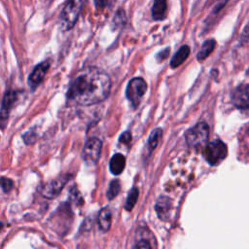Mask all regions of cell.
<instances>
[{
	"label": "cell",
	"instance_id": "6da1fadb",
	"mask_svg": "<svg viewBox=\"0 0 249 249\" xmlns=\"http://www.w3.org/2000/svg\"><path fill=\"white\" fill-rule=\"evenodd\" d=\"M111 89L110 77L95 67L80 70L72 79L66 93L69 105L88 106L103 101Z\"/></svg>",
	"mask_w": 249,
	"mask_h": 249
},
{
	"label": "cell",
	"instance_id": "7a4b0ae2",
	"mask_svg": "<svg viewBox=\"0 0 249 249\" xmlns=\"http://www.w3.org/2000/svg\"><path fill=\"white\" fill-rule=\"evenodd\" d=\"M86 1L87 0H68L67 1L59 17V23L63 30L71 29L75 25Z\"/></svg>",
	"mask_w": 249,
	"mask_h": 249
},
{
	"label": "cell",
	"instance_id": "3957f363",
	"mask_svg": "<svg viewBox=\"0 0 249 249\" xmlns=\"http://www.w3.org/2000/svg\"><path fill=\"white\" fill-rule=\"evenodd\" d=\"M202 155L210 165H217L227 157L228 149L221 140H214L205 146Z\"/></svg>",
	"mask_w": 249,
	"mask_h": 249
},
{
	"label": "cell",
	"instance_id": "277c9868",
	"mask_svg": "<svg viewBox=\"0 0 249 249\" xmlns=\"http://www.w3.org/2000/svg\"><path fill=\"white\" fill-rule=\"evenodd\" d=\"M147 89V84L142 78L131 79L126 87L125 94L131 105L135 108L141 102L143 95Z\"/></svg>",
	"mask_w": 249,
	"mask_h": 249
},
{
	"label": "cell",
	"instance_id": "5b68a950",
	"mask_svg": "<svg viewBox=\"0 0 249 249\" xmlns=\"http://www.w3.org/2000/svg\"><path fill=\"white\" fill-rule=\"evenodd\" d=\"M209 135V126L206 123L201 122L189 129L185 135L186 142L190 147H197L204 144Z\"/></svg>",
	"mask_w": 249,
	"mask_h": 249
},
{
	"label": "cell",
	"instance_id": "8992f818",
	"mask_svg": "<svg viewBox=\"0 0 249 249\" xmlns=\"http://www.w3.org/2000/svg\"><path fill=\"white\" fill-rule=\"evenodd\" d=\"M101 149L102 142L98 138H89V140H87L83 148L82 157L84 160L89 164H95L100 158Z\"/></svg>",
	"mask_w": 249,
	"mask_h": 249
},
{
	"label": "cell",
	"instance_id": "52a82bcc",
	"mask_svg": "<svg viewBox=\"0 0 249 249\" xmlns=\"http://www.w3.org/2000/svg\"><path fill=\"white\" fill-rule=\"evenodd\" d=\"M233 105L241 111H249V84L238 86L231 94Z\"/></svg>",
	"mask_w": 249,
	"mask_h": 249
},
{
	"label": "cell",
	"instance_id": "ba28073f",
	"mask_svg": "<svg viewBox=\"0 0 249 249\" xmlns=\"http://www.w3.org/2000/svg\"><path fill=\"white\" fill-rule=\"evenodd\" d=\"M68 179H69L68 176L62 175V176L57 177L54 180H52L51 182H49L48 184H46L43 187V189L41 191L42 196L47 198H50V199L54 198L55 196H57L59 195L61 190L64 188Z\"/></svg>",
	"mask_w": 249,
	"mask_h": 249
},
{
	"label": "cell",
	"instance_id": "9c48e42d",
	"mask_svg": "<svg viewBox=\"0 0 249 249\" xmlns=\"http://www.w3.org/2000/svg\"><path fill=\"white\" fill-rule=\"evenodd\" d=\"M51 62L49 60L43 61L42 63L38 64L31 74L28 77V85L32 90H34L44 80L49 68H50Z\"/></svg>",
	"mask_w": 249,
	"mask_h": 249
},
{
	"label": "cell",
	"instance_id": "30bf717a",
	"mask_svg": "<svg viewBox=\"0 0 249 249\" xmlns=\"http://www.w3.org/2000/svg\"><path fill=\"white\" fill-rule=\"evenodd\" d=\"M18 97V93L14 90H8L2 100V105L0 109V118L3 120H6L9 116V113L11 109L13 108L16 100Z\"/></svg>",
	"mask_w": 249,
	"mask_h": 249
},
{
	"label": "cell",
	"instance_id": "8fae6325",
	"mask_svg": "<svg viewBox=\"0 0 249 249\" xmlns=\"http://www.w3.org/2000/svg\"><path fill=\"white\" fill-rule=\"evenodd\" d=\"M151 13L155 20H161L165 18L167 14V0H154Z\"/></svg>",
	"mask_w": 249,
	"mask_h": 249
},
{
	"label": "cell",
	"instance_id": "7c38bea8",
	"mask_svg": "<svg viewBox=\"0 0 249 249\" xmlns=\"http://www.w3.org/2000/svg\"><path fill=\"white\" fill-rule=\"evenodd\" d=\"M97 222H98L99 229L102 231L105 232L109 231L111 227V222H112V212L108 207H104L99 211Z\"/></svg>",
	"mask_w": 249,
	"mask_h": 249
},
{
	"label": "cell",
	"instance_id": "4fadbf2b",
	"mask_svg": "<svg viewBox=\"0 0 249 249\" xmlns=\"http://www.w3.org/2000/svg\"><path fill=\"white\" fill-rule=\"evenodd\" d=\"M124 166H125V159L122 154H116L110 160L109 167H110V171L114 175L121 174L124 171Z\"/></svg>",
	"mask_w": 249,
	"mask_h": 249
},
{
	"label": "cell",
	"instance_id": "5bb4252c",
	"mask_svg": "<svg viewBox=\"0 0 249 249\" xmlns=\"http://www.w3.org/2000/svg\"><path fill=\"white\" fill-rule=\"evenodd\" d=\"M191 53V50H190V47L187 46V45H184L182 46L176 53L175 54L173 55V57L171 58V61H170V66L172 68H176L178 66H180L189 56Z\"/></svg>",
	"mask_w": 249,
	"mask_h": 249
},
{
	"label": "cell",
	"instance_id": "9a60e30c",
	"mask_svg": "<svg viewBox=\"0 0 249 249\" xmlns=\"http://www.w3.org/2000/svg\"><path fill=\"white\" fill-rule=\"evenodd\" d=\"M171 209V202L168 197L161 196L159 198L157 204H156V210L159 215V217L161 220H166L167 216L169 215Z\"/></svg>",
	"mask_w": 249,
	"mask_h": 249
},
{
	"label": "cell",
	"instance_id": "2e32d148",
	"mask_svg": "<svg viewBox=\"0 0 249 249\" xmlns=\"http://www.w3.org/2000/svg\"><path fill=\"white\" fill-rule=\"evenodd\" d=\"M215 45H216L215 40H213V39L206 40V41L201 45L200 50L197 52V54H196L197 60L202 61L203 59H205V58L213 52V50L215 49Z\"/></svg>",
	"mask_w": 249,
	"mask_h": 249
},
{
	"label": "cell",
	"instance_id": "e0dca14e",
	"mask_svg": "<svg viewBox=\"0 0 249 249\" xmlns=\"http://www.w3.org/2000/svg\"><path fill=\"white\" fill-rule=\"evenodd\" d=\"M162 134V131L160 128H156L152 131L149 139H148V148H149V151H153L158 143H159V140L160 139V136Z\"/></svg>",
	"mask_w": 249,
	"mask_h": 249
},
{
	"label": "cell",
	"instance_id": "ac0fdd59",
	"mask_svg": "<svg viewBox=\"0 0 249 249\" xmlns=\"http://www.w3.org/2000/svg\"><path fill=\"white\" fill-rule=\"evenodd\" d=\"M138 189L137 188H132L131 191L129 192L128 196H127V198L125 200V203H124V208L126 210H131L134 206V204L136 203L137 201V197H138Z\"/></svg>",
	"mask_w": 249,
	"mask_h": 249
},
{
	"label": "cell",
	"instance_id": "d6986e66",
	"mask_svg": "<svg viewBox=\"0 0 249 249\" xmlns=\"http://www.w3.org/2000/svg\"><path fill=\"white\" fill-rule=\"evenodd\" d=\"M120 190H121L120 182L118 180H113L110 183L108 191H107L106 196H107L108 199H113L115 196H117V195L120 193Z\"/></svg>",
	"mask_w": 249,
	"mask_h": 249
},
{
	"label": "cell",
	"instance_id": "ffe728a7",
	"mask_svg": "<svg viewBox=\"0 0 249 249\" xmlns=\"http://www.w3.org/2000/svg\"><path fill=\"white\" fill-rule=\"evenodd\" d=\"M0 186L5 193H9L14 188V182L8 177H1Z\"/></svg>",
	"mask_w": 249,
	"mask_h": 249
},
{
	"label": "cell",
	"instance_id": "44dd1931",
	"mask_svg": "<svg viewBox=\"0 0 249 249\" xmlns=\"http://www.w3.org/2000/svg\"><path fill=\"white\" fill-rule=\"evenodd\" d=\"M132 249H152V247H151V244H150V242L148 240L141 239V240L137 241L134 244Z\"/></svg>",
	"mask_w": 249,
	"mask_h": 249
},
{
	"label": "cell",
	"instance_id": "7402d4cb",
	"mask_svg": "<svg viewBox=\"0 0 249 249\" xmlns=\"http://www.w3.org/2000/svg\"><path fill=\"white\" fill-rule=\"evenodd\" d=\"M22 138H23V140H24V142H25L26 144H31V143H33V142L35 141V139H36V133L33 132V131H28V132H26V133L22 136Z\"/></svg>",
	"mask_w": 249,
	"mask_h": 249
},
{
	"label": "cell",
	"instance_id": "603a6c76",
	"mask_svg": "<svg viewBox=\"0 0 249 249\" xmlns=\"http://www.w3.org/2000/svg\"><path fill=\"white\" fill-rule=\"evenodd\" d=\"M240 41L241 42H248L249 41V21L242 29V32L240 34Z\"/></svg>",
	"mask_w": 249,
	"mask_h": 249
},
{
	"label": "cell",
	"instance_id": "cb8c5ba5",
	"mask_svg": "<svg viewBox=\"0 0 249 249\" xmlns=\"http://www.w3.org/2000/svg\"><path fill=\"white\" fill-rule=\"evenodd\" d=\"M168 53H169V49H168V48L162 50L161 52H160V53L157 54V60H158V61H162L163 59H165V58L168 56Z\"/></svg>",
	"mask_w": 249,
	"mask_h": 249
},
{
	"label": "cell",
	"instance_id": "d4e9b609",
	"mask_svg": "<svg viewBox=\"0 0 249 249\" xmlns=\"http://www.w3.org/2000/svg\"><path fill=\"white\" fill-rule=\"evenodd\" d=\"M130 140H131V134H130L128 131L124 132V133L121 135V137H120V141H121L122 143H124V144H128V143L130 142Z\"/></svg>",
	"mask_w": 249,
	"mask_h": 249
},
{
	"label": "cell",
	"instance_id": "484cf974",
	"mask_svg": "<svg viewBox=\"0 0 249 249\" xmlns=\"http://www.w3.org/2000/svg\"><path fill=\"white\" fill-rule=\"evenodd\" d=\"M109 0H94V5L97 9H102L107 6Z\"/></svg>",
	"mask_w": 249,
	"mask_h": 249
},
{
	"label": "cell",
	"instance_id": "4316f807",
	"mask_svg": "<svg viewBox=\"0 0 249 249\" xmlns=\"http://www.w3.org/2000/svg\"><path fill=\"white\" fill-rule=\"evenodd\" d=\"M2 228H3V224H2V223H1V222H0V230H1V229H2Z\"/></svg>",
	"mask_w": 249,
	"mask_h": 249
}]
</instances>
